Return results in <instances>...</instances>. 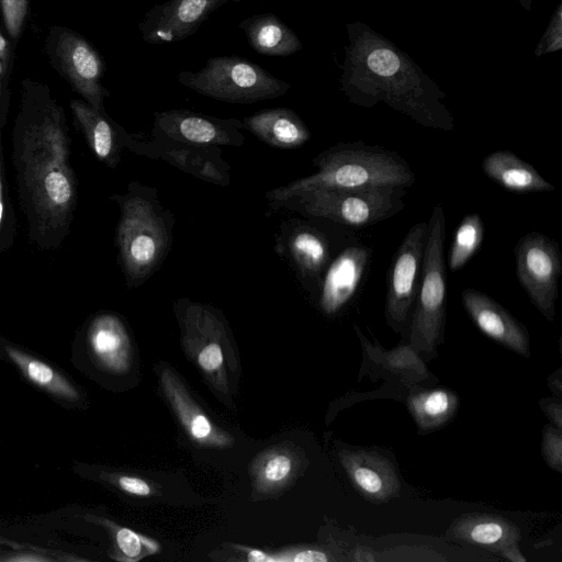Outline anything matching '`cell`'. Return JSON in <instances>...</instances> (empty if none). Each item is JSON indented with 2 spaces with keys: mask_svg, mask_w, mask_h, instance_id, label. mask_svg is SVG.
Listing matches in <instances>:
<instances>
[{
  "mask_svg": "<svg viewBox=\"0 0 562 562\" xmlns=\"http://www.w3.org/2000/svg\"><path fill=\"white\" fill-rule=\"evenodd\" d=\"M317 171L267 192L277 205L313 189H356L374 187L409 188L416 177L397 153L363 142L338 143L313 159Z\"/></svg>",
  "mask_w": 562,
  "mask_h": 562,
  "instance_id": "cell-1",
  "label": "cell"
},
{
  "mask_svg": "<svg viewBox=\"0 0 562 562\" xmlns=\"http://www.w3.org/2000/svg\"><path fill=\"white\" fill-rule=\"evenodd\" d=\"M117 200L119 258L128 286L137 288L165 261L172 245L175 218L160 203L156 188L136 181Z\"/></svg>",
  "mask_w": 562,
  "mask_h": 562,
  "instance_id": "cell-2",
  "label": "cell"
},
{
  "mask_svg": "<svg viewBox=\"0 0 562 562\" xmlns=\"http://www.w3.org/2000/svg\"><path fill=\"white\" fill-rule=\"evenodd\" d=\"M22 161L37 213L49 222L60 220L71 205L74 183L67 165L66 138L57 120L45 119L29 131Z\"/></svg>",
  "mask_w": 562,
  "mask_h": 562,
  "instance_id": "cell-3",
  "label": "cell"
},
{
  "mask_svg": "<svg viewBox=\"0 0 562 562\" xmlns=\"http://www.w3.org/2000/svg\"><path fill=\"white\" fill-rule=\"evenodd\" d=\"M406 188L374 187L356 189H313L277 204L310 217L342 226L363 228L401 212Z\"/></svg>",
  "mask_w": 562,
  "mask_h": 562,
  "instance_id": "cell-4",
  "label": "cell"
},
{
  "mask_svg": "<svg viewBox=\"0 0 562 562\" xmlns=\"http://www.w3.org/2000/svg\"><path fill=\"white\" fill-rule=\"evenodd\" d=\"M427 223L423 272L411 324V345L417 351L429 352L442 340L446 317V217L441 203L434 206Z\"/></svg>",
  "mask_w": 562,
  "mask_h": 562,
  "instance_id": "cell-5",
  "label": "cell"
},
{
  "mask_svg": "<svg viewBox=\"0 0 562 562\" xmlns=\"http://www.w3.org/2000/svg\"><path fill=\"white\" fill-rule=\"evenodd\" d=\"M177 78L202 95L239 104L279 98L290 89L259 65L236 56L212 57L200 70H182Z\"/></svg>",
  "mask_w": 562,
  "mask_h": 562,
  "instance_id": "cell-6",
  "label": "cell"
},
{
  "mask_svg": "<svg viewBox=\"0 0 562 562\" xmlns=\"http://www.w3.org/2000/svg\"><path fill=\"white\" fill-rule=\"evenodd\" d=\"M514 254L519 283L542 316L552 322L562 273L559 244L547 235L531 232L518 240Z\"/></svg>",
  "mask_w": 562,
  "mask_h": 562,
  "instance_id": "cell-7",
  "label": "cell"
},
{
  "mask_svg": "<svg viewBox=\"0 0 562 562\" xmlns=\"http://www.w3.org/2000/svg\"><path fill=\"white\" fill-rule=\"evenodd\" d=\"M428 223L413 225L396 249L389 273L385 318L394 329H402L414 310L424 263Z\"/></svg>",
  "mask_w": 562,
  "mask_h": 562,
  "instance_id": "cell-8",
  "label": "cell"
},
{
  "mask_svg": "<svg viewBox=\"0 0 562 562\" xmlns=\"http://www.w3.org/2000/svg\"><path fill=\"white\" fill-rule=\"evenodd\" d=\"M243 122L186 109L155 112L151 135L196 146H236L245 142Z\"/></svg>",
  "mask_w": 562,
  "mask_h": 562,
  "instance_id": "cell-9",
  "label": "cell"
},
{
  "mask_svg": "<svg viewBox=\"0 0 562 562\" xmlns=\"http://www.w3.org/2000/svg\"><path fill=\"white\" fill-rule=\"evenodd\" d=\"M173 308L184 345L195 356L199 367L212 376L221 373L224 368L223 344L227 338L221 313L189 299H179Z\"/></svg>",
  "mask_w": 562,
  "mask_h": 562,
  "instance_id": "cell-10",
  "label": "cell"
},
{
  "mask_svg": "<svg viewBox=\"0 0 562 562\" xmlns=\"http://www.w3.org/2000/svg\"><path fill=\"white\" fill-rule=\"evenodd\" d=\"M127 147L138 155L161 159L200 180L221 187L231 182L229 165L222 158L218 146H196L151 135L149 140L132 138Z\"/></svg>",
  "mask_w": 562,
  "mask_h": 562,
  "instance_id": "cell-11",
  "label": "cell"
},
{
  "mask_svg": "<svg viewBox=\"0 0 562 562\" xmlns=\"http://www.w3.org/2000/svg\"><path fill=\"white\" fill-rule=\"evenodd\" d=\"M239 1L243 0H168L147 11L138 30L148 44L175 43L192 36L223 4Z\"/></svg>",
  "mask_w": 562,
  "mask_h": 562,
  "instance_id": "cell-12",
  "label": "cell"
},
{
  "mask_svg": "<svg viewBox=\"0 0 562 562\" xmlns=\"http://www.w3.org/2000/svg\"><path fill=\"white\" fill-rule=\"evenodd\" d=\"M447 537L493 551L513 562H526L518 546L519 527L501 515L462 514L452 521Z\"/></svg>",
  "mask_w": 562,
  "mask_h": 562,
  "instance_id": "cell-13",
  "label": "cell"
},
{
  "mask_svg": "<svg viewBox=\"0 0 562 562\" xmlns=\"http://www.w3.org/2000/svg\"><path fill=\"white\" fill-rule=\"evenodd\" d=\"M55 53L75 89L92 108L103 112L108 91L101 85L104 65L98 52L78 34L66 31L59 36Z\"/></svg>",
  "mask_w": 562,
  "mask_h": 562,
  "instance_id": "cell-14",
  "label": "cell"
},
{
  "mask_svg": "<svg viewBox=\"0 0 562 562\" xmlns=\"http://www.w3.org/2000/svg\"><path fill=\"white\" fill-rule=\"evenodd\" d=\"M340 463L355 488L372 503H386L400 495L401 482L393 462L367 449H341Z\"/></svg>",
  "mask_w": 562,
  "mask_h": 562,
  "instance_id": "cell-15",
  "label": "cell"
},
{
  "mask_svg": "<svg viewBox=\"0 0 562 562\" xmlns=\"http://www.w3.org/2000/svg\"><path fill=\"white\" fill-rule=\"evenodd\" d=\"M370 247L345 248L329 262L319 285V307L326 315L342 311L358 292L371 260Z\"/></svg>",
  "mask_w": 562,
  "mask_h": 562,
  "instance_id": "cell-16",
  "label": "cell"
},
{
  "mask_svg": "<svg viewBox=\"0 0 562 562\" xmlns=\"http://www.w3.org/2000/svg\"><path fill=\"white\" fill-rule=\"evenodd\" d=\"M463 307L475 326L497 344L524 357L530 356L527 328L486 293L464 289Z\"/></svg>",
  "mask_w": 562,
  "mask_h": 562,
  "instance_id": "cell-17",
  "label": "cell"
},
{
  "mask_svg": "<svg viewBox=\"0 0 562 562\" xmlns=\"http://www.w3.org/2000/svg\"><path fill=\"white\" fill-rule=\"evenodd\" d=\"M160 381L166 397L192 440L207 447L232 443V436L212 423L170 370H161Z\"/></svg>",
  "mask_w": 562,
  "mask_h": 562,
  "instance_id": "cell-18",
  "label": "cell"
},
{
  "mask_svg": "<svg viewBox=\"0 0 562 562\" xmlns=\"http://www.w3.org/2000/svg\"><path fill=\"white\" fill-rule=\"evenodd\" d=\"M88 345L97 363L112 373H124L131 364V340L121 319L113 314H100L88 330Z\"/></svg>",
  "mask_w": 562,
  "mask_h": 562,
  "instance_id": "cell-19",
  "label": "cell"
},
{
  "mask_svg": "<svg viewBox=\"0 0 562 562\" xmlns=\"http://www.w3.org/2000/svg\"><path fill=\"white\" fill-rule=\"evenodd\" d=\"M283 244L300 276L318 290L330 262V246L326 236L315 227L299 222L290 228Z\"/></svg>",
  "mask_w": 562,
  "mask_h": 562,
  "instance_id": "cell-20",
  "label": "cell"
},
{
  "mask_svg": "<svg viewBox=\"0 0 562 562\" xmlns=\"http://www.w3.org/2000/svg\"><path fill=\"white\" fill-rule=\"evenodd\" d=\"M241 122L245 130L276 148H299L311 138L306 125L288 108L266 109L244 117Z\"/></svg>",
  "mask_w": 562,
  "mask_h": 562,
  "instance_id": "cell-21",
  "label": "cell"
},
{
  "mask_svg": "<svg viewBox=\"0 0 562 562\" xmlns=\"http://www.w3.org/2000/svg\"><path fill=\"white\" fill-rule=\"evenodd\" d=\"M483 172L504 189L516 193L549 192L548 182L529 162L509 150H497L482 160Z\"/></svg>",
  "mask_w": 562,
  "mask_h": 562,
  "instance_id": "cell-22",
  "label": "cell"
},
{
  "mask_svg": "<svg viewBox=\"0 0 562 562\" xmlns=\"http://www.w3.org/2000/svg\"><path fill=\"white\" fill-rule=\"evenodd\" d=\"M249 45L260 55L290 56L301 49L296 34L272 13L255 14L239 23Z\"/></svg>",
  "mask_w": 562,
  "mask_h": 562,
  "instance_id": "cell-23",
  "label": "cell"
},
{
  "mask_svg": "<svg viewBox=\"0 0 562 562\" xmlns=\"http://www.w3.org/2000/svg\"><path fill=\"white\" fill-rule=\"evenodd\" d=\"M71 109L94 155L108 164H115L120 154V140H130L132 137L127 134L120 136L104 113L90 104L74 100Z\"/></svg>",
  "mask_w": 562,
  "mask_h": 562,
  "instance_id": "cell-24",
  "label": "cell"
},
{
  "mask_svg": "<svg viewBox=\"0 0 562 562\" xmlns=\"http://www.w3.org/2000/svg\"><path fill=\"white\" fill-rule=\"evenodd\" d=\"M459 406L457 394L446 389L412 393L407 407L420 431H432L447 424Z\"/></svg>",
  "mask_w": 562,
  "mask_h": 562,
  "instance_id": "cell-25",
  "label": "cell"
},
{
  "mask_svg": "<svg viewBox=\"0 0 562 562\" xmlns=\"http://www.w3.org/2000/svg\"><path fill=\"white\" fill-rule=\"evenodd\" d=\"M5 352L22 374L34 385L66 401L79 398L75 386L44 361L11 346L5 347Z\"/></svg>",
  "mask_w": 562,
  "mask_h": 562,
  "instance_id": "cell-26",
  "label": "cell"
},
{
  "mask_svg": "<svg viewBox=\"0 0 562 562\" xmlns=\"http://www.w3.org/2000/svg\"><path fill=\"white\" fill-rule=\"evenodd\" d=\"M485 228L481 216L471 213L464 216L454 232L448 267L452 272L462 269L477 252L483 239Z\"/></svg>",
  "mask_w": 562,
  "mask_h": 562,
  "instance_id": "cell-27",
  "label": "cell"
},
{
  "mask_svg": "<svg viewBox=\"0 0 562 562\" xmlns=\"http://www.w3.org/2000/svg\"><path fill=\"white\" fill-rule=\"evenodd\" d=\"M293 459L285 453H272L262 463L260 480L268 486H274L288 480L293 471Z\"/></svg>",
  "mask_w": 562,
  "mask_h": 562,
  "instance_id": "cell-28",
  "label": "cell"
},
{
  "mask_svg": "<svg viewBox=\"0 0 562 562\" xmlns=\"http://www.w3.org/2000/svg\"><path fill=\"white\" fill-rule=\"evenodd\" d=\"M542 456L547 464L562 472V434L561 429L548 425L542 431Z\"/></svg>",
  "mask_w": 562,
  "mask_h": 562,
  "instance_id": "cell-29",
  "label": "cell"
},
{
  "mask_svg": "<svg viewBox=\"0 0 562 562\" xmlns=\"http://www.w3.org/2000/svg\"><path fill=\"white\" fill-rule=\"evenodd\" d=\"M4 24L9 35L18 38L26 13L29 0H0Z\"/></svg>",
  "mask_w": 562,
  "mask_h": 562,
  "instance_id": "cell-30",
  "label": "cell"
},
{
  "mask_svg": "<svg viewBox=\"0 0 562 562\" xmlns=\"http://www.w3.org/2000/svg\"><path fill=\"white\" fill-rule=\"evenodd\" d=\"M112 529L114 531L116 547L121 554L125 557L124 560L138 559L143 549L140 535L121 526H115Z\"/></svg>",
  "mask_w": 562,
  "mask_h": 562,
  "instance_id": "cell-31",
  "label": "cell"
},
{
  "mask_svg": "<svg viewBox=\"0 0 562 562\" xmlns=\"http://www.w3.org/2000/svg\"><path fill=\"white\" fill-rule=\"evenodd\" d=\"M368 66L379 76L390 77L398 70L400 59L393 52L380 48L369 55Z\"/></svg>",
  "mask_w": 562,
  "mask_h": 562,
  "instance_id": "cell-32",
  "label": "cell"
},
{
  "mask_svg": "<svg viewBox=\"0 0 562 562\" xmlns=\"http://www.w3.org/2000/svg\"><path fill=\"white\" fill-rule=\"evenodd\" d=\"M117 485L124 492L136 496H148L153 492L150 485L146 481L136 476H119Z\"/></svg>",
  "mask_w": 562,
  "mask_h": 562,
  "instance_id": "cell-33",
  "label": "cell"
},
{
  "mask_svg": "<svg viewBox=\"0 0 562 562\" xmlns=\"http://www.w3.org/2000/svg\"><path fill=\"white\" fill-rule=\"evenodd\" d=\"M291 561L294 562H327L329 557L319 550L306 549L290 553Z\"/></svg>",
  "mask_w": 562,
  "mask_h": 562,
  "instance_id": "cell-34",
  "label": "cell"
},
{
  "mask_svg": "<svg viewBox=\"0 0 562 562\" xmlns=\"http://www.w3.org/2000/svg\"><path fill=\"white\" fill-rule=\"evenodd\" d=\"M540 404L542 409L547 413L548 417L555 425L557 428L562 427V409L561 402L559 400L553 398H544Z\"/></svg>",
  "mask_w": 562,
  "mask_h": 562,
  "instance_id": "cell-35",
  "label": "cell"
},
{
  "mask_svg": "<svg viewBox=\"0 0 562 562\" xmlns=\"http://www.w3.org/2000/svg\"><path fill=\"white\" fill-rule=\"evenodd\" d=\"M5 561H12V562H38V561H50L49 558L38 555L32 552H23L20 554H14L12 557H8L4 559Z\"/></svg>",
  "mask_w": 562,
  "mask_h": 562,
  "instance_id": "cell-36",
  "label": "cell"
},
{
  "mask_svg": "<svg viewBox=\"0 0 562 562\" xmlns=\"http://www.w3.org/2000/svg\"><path fill=\"white\" fill-rule=\"evenodd\" d=\"M352 560L359 562H372L375 561L373 551L367 547H357L352 552Z\"/></svg>",
  "mask_w": 562,
  "mask_h": 562,
  "instance_id": "cell-37",
  "label": "cell"
},
{
  "mask_svg": "<svg viewBox=\"0 0 562 562\" xmlns=\"http://www.w3.org/2000/svg\"><path fill=\"white\" fill-rule=\"evenodd\" d=\"M248 560L255 562L267 561V553L258 550H250L248 552Z\"/></svg>",
  "mask_w": 562,
  "mask_h": 562,
  "instance_id": "cell-38",
  "label": "cell"
},
{
  "mask_svg": "<svg viewBox=\"0 0 562 562\" xmlns=\"http://www.w3.org/2000/svg\"><path fill=\"white\" fill-rule=\"evenodd\" d=\"M9 57V44L0 33V59L7 60Z\"/></svg>",
  "mask_w": 562,
  "mask_h": 562,
  "instance_id": "cell-39",
  "label": "cell"
},
{
  "mask_svg": "<svg viewBox=\"0 0 562 562\" xmlns=\"http://www.w3.org/2000/svg\"><path fill=\"white\" fill-rule=\"evenodd\" d=\"M140 537H142L143 544L146 547V549L149 552L155 553L159 550V544L156 541H154L147 537H143V536H140Z\"/></svg>",
  "mask_w": 562,
  "mask_h": 562,
  "instance_id": "cell-40",
  "label": "cell"
},
{
  "mask_svg": "<svg viewBox=\"0 0 562 562\" xmlns=\"http://www.w3.org/2000/svg\"><path fill=\"white\" fill-rule=\"evenodd\" d=\"M2 214H3V202H2V183H1V177H0V224L2 221Z\"/></svg>",
  "mask_w": 562,
  "mask_h": 562,
  "instance_id": "cell-41",
  "label": "cell"
},
{
  "mask_svg": "<svg viewBox=\"0 0 562 562\" xmlns=\"http://www.w3.org/2000/svg\"><path fill=\"white\" fill-rule=\"evenodd\" d=\"M4 61L5 60L0 59V83H1L2 75L4 72Z\"/></svg>",
  "mask_w": 562,
  "mask_h": 562,
  "instance_id": "cell-42",
  "label": "cell"
}]
</instances>
